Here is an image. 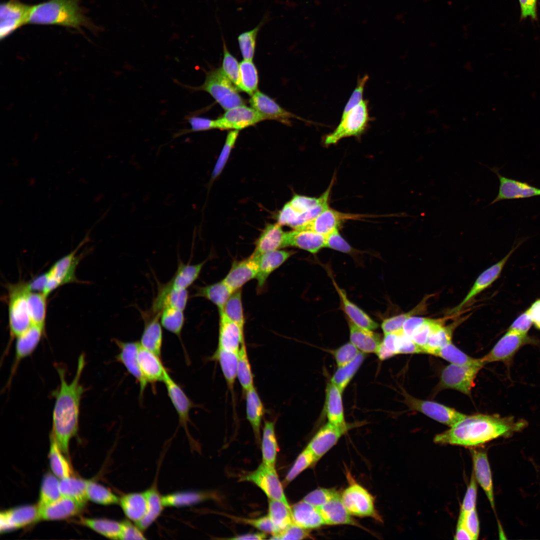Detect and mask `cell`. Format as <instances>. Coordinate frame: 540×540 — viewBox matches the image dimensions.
Returning <instances> with one entry per match:
<instances>
[{"instance_id": "obj_1", "label": "cell", "mask_w": 540, "mask_h": 540, "mask_svg": "<svg viewBox=\"0 0 540 540\" xmlns=\"http://www.w3.org/2000/svg\"><path fill=\"white\" fill-rule=\"evenodd\" d=\"M57 48L115 50L163 61L185 58L159 11V0H96L63 11Z\"/></svg>"}, {"instance_id": "obj_2", "label": "cell", "mask_w": 540, "mask_h": 540, "mask_svg": "<svg viewBox=\"0 0 540 540\" xmlns=\"http://www.w3.org/2000/svg\"><path fill=\"white\" fill-rule=\"evenodd\" d=\"M385 178L415 184L452 221L487 210V201L474 176L452 152L444 137L415 144L406 169Z\"/></svg>"}, {"instance_id": "obj_3", "label": "cell", "mask_w": 540, "mask_h": 540, "mask_svg": "<svg viewBox=\"0 0 540 540\" xmlns=\"http://www.w3.org/2000/svg\"><path fill=\"white\" fill-rule=\"evenodd\" d=\"M63 11L38 0L3 6L0 21V76L10 77L46 50L55 47Z\"/></svg>"}, {"instance_id": "obj_4", "label": "cell", "mask_w": 540, "mask_h": 540, "mask_svg": "<svg viewBox=\"0 0 540 540\" xmlns=\"http://www.w3.org/2000/svg\"><path fill=\"white\" fill-rule=\"evenodd\" d=\"M528 239L508 217L484 210L454 220L441 236L432 239L434 257L478 260Z\"/></svg>"}, {"instance_id": "obj_5", "label": "cell", "mask_w": 540, "mask_h": 540, "mask_svg": "<svg viewBox=\"0 0 540 540\" xmlns=\"http://www.w3.org/2000/svg\"><path fill=\"white\" fill-rule=\"evenodd\" d=\"M532 40L529 34L509 56L486 64L477 71L475 81L482 107L489 120L504 121L510 104L516 65Z\"/></svg>"}, {"instance_id": "obj_6", "label": "cell", "mask_w": 540, "mask_h": 540, "mask_svg": "<svg viewBox=\"0 0 540 540\" xmlns=\"http://www.w3.org/2000/svg\"><path fill=\"white\" fill-rule=\"evenodd\" d=\"M483 181L504 192L514 181L516 150L504 121L487 120L479 127Z\"/></svg>"}, {"instance_id": "obj_7", "label": "cell", "mask_w": 540, "mask_h": 540, "mask_svg": "<svg viewBox=\"0 0 540 540\" xmlns=\"http://www.w3.org/2000/svg\"><path fill=\"white\" fill-rule=\"evenodd\" d=\"M447 117L444 139L476 180L483 181L479 128L456 101L446 80Z\"/></svg>"}, {"instance_id": "obj_8", "label": "cell", "mask_w": 540, "mask_h": 540, "mask_svg": "<svg viewBox=\"0 0 540 540\" xmlns=\"http://www.w3.org/2000/svg\"><path fill=\"white\" fill-rule=\"evenodd\" d=\"M477 267V260L470 259L456 266L448 292L425 341L422 363L432 357L443 345L470 288Z\"/></svg>"}, {"instance_id": "obj_9", "label": "cell", "mask_w": 540, "mask_h": 540, "mask_svg": "<svg viewBox=\"0 0 540 540\" xmlns=\"http://www.w3.org/2000/svg\"><path fill=\"white\" fill-rule=\"evenodd\" d=\"M176 480L177 471H172L150 499L114 521L98 540H152L161 518V512L153 510L154 503Z\"/></svg>"}, {"instance_id": "obj_10", "label": "cell", "mask_w": 540, "mask_h": 540, "mask_svg": "<svg viewBox=\"0 0 540 540\" xmlns=\"http://www.w3.org/2000/svg\"><path fill=\"white\" fill-rule=\"evenodd\" d=\"M503 214L513 221L528 239H540V195L513 181L499 200Z\"/></svg>"}, {"instance_id": "obj_11", "label": "cell", "mask_w": 540, "mask_h": 540, "mask_svg": "<svg viewBox=\"0 0 540 540\" xmlns=\"http://www.w3.org/2000/svg\"><path fill=\"white\" fill-rule=\"evenodd\" d=\"M376 243L381 251V258L362 264L352 269L349 274L375 266L376 263L391 264L434 257L431 240H424L411 235L383 233L376 238Z\"/></svg>"}, {"instance_id": "obj_12", "label": "cell", "mask_w": 540, "mask_h": 540, "mask_svg": "<svg viewBox=\"0 0 540 540\" xmlns=\"http://www.w3.org/2000/svg\"><path fill=\"white\" fill-rule=\"evenodd\" d=\"M536 503H540V448L532 452L513 480L505 508L520 512Z\"/></svg>"}, {"instance_id": "obj_13", "label": "cell", "mask_w": 540, "mask_h": 540, "mask_svg": "<svg viewBox=\"0 0 540 540\" xmlns=\"http://www.w3.org/2000/svg\"><path fill=\"white\" fill-rule=\"evenodd\" d=\"M519 512L503 508L497 515L480 522H469L460 540H518Z\"/></svg>"}, {"instance_id": "obj_14", "label": "cell", "mask_w": 540, "mask_h": 540, "mask_svg": "<svg viewBox=\"0 0 540 540\" xmlns=\"http://www.w3.org/2000/svg\"><path fill=\"white\" fill-rule=\"evenodd\" d=\"M413 521L390 529L370 528L358 521L353 540H404Z\"/></svg>"}, {"instance_id": "obj_15", "label": "cell", "mask_w": 540, "mask_h": 540, "mask_svg": "<svg viewBox=\"0 0 540 540\" xmlns=\"http://www.w3.org/2000/svg\"><path fill=\"white\" fill-rule=\"evenodd\" d=\"M518 540H540V503L519 512Z\"/></svg>"}]
</instances>
